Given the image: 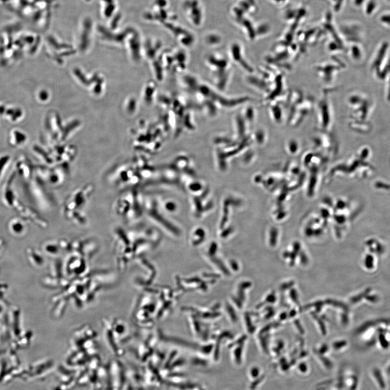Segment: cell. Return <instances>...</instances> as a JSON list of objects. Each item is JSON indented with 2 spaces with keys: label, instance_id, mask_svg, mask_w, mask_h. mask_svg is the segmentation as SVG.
I'll return each mask as SVG.
<instances>
[{
  "label": "cell",
  "instance_id": "cell-9",
  "mask_svg": "<svg viewBox=\"0 0 390 390\" xmlns=\"http://www.w3.org/2000/svg\"><path fill=\"white\" fill-rule=\"evenodd\" d=\"M255 109L252 106H248L244 109L242 117L247 121L248 124H252L255 121L256 117Z\"/></svg>",
  "mask_w": 390,
  "mask_h": 390
},
{
  "label": "cell",
  "instance_id": "cell-11",
  "mask_svg": "<svg viewBox=\"0 0 390 390\" xmlns=\"http://www.w3.org/2000/svg\"><path fill=\"white\" fill-rule=\"evenodd\" d=\"M296 372L301 375H306L309 374L310 369L305 362L298 365L295 368Z\"/></svg>",
  "mask_w": 390,
  "mask_h": 390
},
{
  "label": "cell",
  "instance_id": "cell-5",
  "mask_svg": "<svg viewBox=\"0 0 390 390\" xmlns=\"http://www.w3.org/2000/svg\"><path fill=\"white\" fill-rule=\"evenodd\" d=\"M333 62L328 61L320 64L316 66V70L317 71L319 76L326 83L331 82L334 80V73L336 67L334 66Z\"/></svg>",
  "mask_w": 390,
  "mask_h": 390
},
{
  "label": "cell",
  "instance_id": "cell-7",
  "mask_svg": "<svg viewBox=\"0 0 390 390\" xmlns=\"http://www.w3.org/2000/svg\"><path fill=\"white\" fill-rule=\"evenodd\" d=\"M283 104L279 101H272L270 104L269 112L271 119L277 124L283 123L284 119Z\"/></svg>",
  "mask_w": 390,
  "mask_h": 390
},
{
  "label": "cell",
  "instance_id": "cell-1",
  "mask_svg": "<svg viewBox=\"0 0 390 390\" xmlns=\"http://www.w3.org/2000/svg\"><path fill=\"white\" fill-rule=\"evenodd\" d=\"M92 185L80 188L68 197L64 204L65 216L72 222L78 225H84L87 222L83 209L93 192Z\"/></svg>",
  "mask_w": 390,
  "mask_h": 390
},
{
  "label": "cell",
  "instance_id": "cell-4",
  "mask_svg": "<svg viewBox=\"0 0 390 390\" xmlns=\"http://www.w3.org/2000/svg\"><path fill=\"white\" fill-rule=\"evenodd\" d=\"M312 98L304 99L300 103L294 108L289 118L290 124L293 126H298L312 111L313 105Z\"/></svg>",
  "mask_w": 390,
  "mask_h": 390
},
{
  "label": "cell",
  "instance_id": "cell-10",
  "mask_svg": "<svg viewBox=\"0 0 390 390\" xmlns=\"http://www.w3.org/2000/svg\"><path fill=\"white\" fill-rule=\"evenodd\" d=\"M373 374L379 386L382 389H384L386 387L385 382L380 369L378 368H374Z\"/></svg>",
  "mask_w": 390,
  "mask_h": 390
},
{
  "label": "cell",
  "instance_id": "cell-3",
  "mask_svg": "<svg viewBox=\"0 0 390 390\" xmlns=\"http://www.w3.org/2000/svg\"><path fill=\"white\" fill-rule=\"evenodd\" d=\"M329 93L330 90L324 91L317 106L318 125L326 129L330 128L333 124V110Z\"/></svg>",
  "mask_w": 390,
  "mask_h": 390
},
{
  "label": "cell",
  "instance_id": "cell-12",
  "mask_svg": "<svg viewBox=\"0 0 390 390\" xmlns=\"http://www.w3.org/2000/svg\"><path fill=\"white\" fill-rule=\"evenodd\" d=\"M387 372H388V374H390V365L388 367Z\"/></svg>",
  "mask_w": 390,
  "mask_h": 390
},
{
  "label": "cell",
  "instance_id": "cell-13",
  "mask_svg": "<svg viewBox=\"0 0 390 390\" xmlns=\"http://www.w3.org/2000/svg\"><path fill=\"white\" fill-rule=\"evenodd\" d=\"M319 390H327V389H325V388H321V389H319Z\"/></svg>",
  "mask_w": 390,
  "mask_h": 390
},
{
  "label": "cell",
  "instance_id": "cell-8",
  "mask_svg": "<svg viewBox=\"0 0 390 390\" xmlns=\"http://www.w3.org/2000/svg\"><path fill=\"white\" fill-rule=\"evenodd\" d=\"M10 229L13 233L21 235L26 230V225L19 219L15 218L10 222Z\"/></svg>",
  "mask_w": 390,
  "mask_h": 390
},
{
  "label": "cell",
  "instance_id": "cell-2",
  "mask_svg": "<svg viewBox=\"0 0 390 390\" xmlns=\"http://www.w3.org/2000/svg\"><path fill=\"white\" fill-rule=\"evenodd\" d=\"M207 61L213 74L216 86L220 90H223L226 87L229 80V75L224 73L229 74L231 70L229 61L223 57L216 56H209Z\"/></svg>",
  "mask_w": 390,
  "mask_h": 390
},
{
  "label": "cell",
  "instance_id": "cell-6",
  "mask_svg": "<svg viewBox=\"0 0 390 390\" xmlns=\"http://www.w3.org/2000/svg\"><path fill=\"white\" fill-rule=\"evenodd\" d=\"M231 59L234 60L235 63L239 65L243 69L248 73L251 74L254 73V68L249 64L247 59H245L243 52L240 47H237L236 50H232L231 52Z\"/></svg>",
  "mask_w": 390,
  "mask_h": 390
}]
</instances>
